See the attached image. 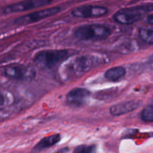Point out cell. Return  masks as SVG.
Masks as SVG:
<instances>
[{
    "label": "cell",
    "mask_w": 153,
    "mask_h": 153,
    "mask_svg": "<svg viewBox=\"0 0 153 153\" xmlns=\"http://www.w3.org/2000/svg\"><path fill=\"white\" fill-rule=\"evenodd\" d=\"M102 61V58L93 55H82L64 61L60 68V76L64 81H71L89 72Z\"/></svg>",
    "instance_id": "obj_1"
},
{
    "label": "cell",
    "mask_w": 153,
    "mask_h": 153,
    "mask_svg": "<svg viewBox=\"0 0 153 153\" xmlns=\"http://www.w3.org/2000/svg\"><path fill=\"white\" fill-rule=\"evenodd\" d=\"M68 55L67 49H47L37 52L34 58V63L39 69L50 70L64 62Z\"/></svg>",
    "instance_id": "obj_2"
},
{
    "label": "cell",
    "mask_w": 153,
    "mask_h": 153,
    "mask_svg": "<svg viewBox=\"0 0 153 153\" xmlns=\"http://www.w3.org/2000/svg\"><path fill=\"white\" fill-rule=\"evenodd\" d=\"M111 33L110 28L106 25L94 23L78 27L74 31V36L79 40L97 41L107 39L111 35Z\"/></svg>",
    "instance_id": "obj_3"
},
{
    "label": "cell",
    "mask_w": 153,
    "mask_h": 153,
    "mask_svg": "<svg viewBox=\"0 0 153 153\" xmlns=\"http://www.w3.org/2000/svg\"><path fill=\"white\" fill-rule=\"evenodd\" d=\"M4 75L7 78L20 82H30L34 80L36 71L33 67L22 64H12L4 69Z\"/></svg>",
    "instance_id": "obj_4"
},
{
    "label": "cell",
    "mask_w": 153,
    "mask_h": 153,
    "mask_svg": "<svg viewBox=\"0 0 153 153\" xmlns=\"http://www.w3.org/2000/svg\"><path fill=\"white\" fill-rule=\"evenodd\" d=\"M146 9L142 7H134L123 8L117 12L114 16V19L117 22L123 25H131L137 22L143 17Z\"/></svg>",
    "instance_id": "obj_5"
},
{
    "label": "cell",
    "mask_w": 153,
    "mask_h": 153,
    "mask_svg": "<svg viewBox=\"0 0 153 153\" xmlns=\"http://www.w3.org/2000/svg\"><path fill=\"white\" fill-rule=\"evenodd\" d=\"M60 11H61V7H53L43 9V10L29 13L28 14L23 15V16L16 18L14 20V24L18 25H28V24H32L42 20L43 19L49 17V16L57 14Z\"/></svg>",
    "instance_id": "obj_6"
},
{
    "label": "cell",
    "mask_w": 153,
    "mask_h": 153,
    "mask_svg": "<svg viewBox=\"0 0 153 153\" xmlns=\"http://www.w3.org/2000/svg\"><path fill=\"white\" fill-rule=\"evenodd\" d=\"M54 0H23L19 2L7 5L3 9V13L4 14L19 13V12L26 11L32 10L34 8L43 7L46 4H49Z\"/></svg>",
    "instance_id": "obj_7"
},
{
    "label": "cell",
    "mask_w": 153,
    "mask_h": 153,
    "mask_svg": "<svg viewBox=\"0 0 153 153\" xmlns=\"http://www.w3.org/2000/svg\"><path fill=\"white\" fill-rule=\"evenodd\" d=\"M107 7L100 5H83L76 7L72 11L73 16L79 18L100 17L107 14Z\"/></svg>",
    "instance_id": "obj_8"
},
{
    "label": "cell",
    "mask_w": 153,
    "mask_h": 153,
    "mask_svg": "<svg viewBox=\"0 0 153 153\" xmlns=\"http://www.w3.org/2000/svg\"><path fill=\"white\" fill-rule=\"evenodd\" d=\"M90 97V92L85 88H76L69 91L66 96L67 105L72 108L82 107Z\"/></svg>",
    "instance_id": "obj_9"
},
{
    "label": "cell",
    "mask_w": 153,
    "mask_h": 153,
    "mask_svg": "<svg viewBox=\"0 0 153 153\" xmlns=\"http://www.w3.org/2000/svg\"><path fill=\"white\" fill-rule=\"evenodd\" d=\"M140 106V102L134 100L124 101L114 105L110 108V113L113 116H121L126 114L137 108Z\"/></svg>",
    "instance_id": "obj_10"
},
{
    "label": "cell",
    "mask_w": 153,
    "mask_h": 153,
    "mask_svg": "<svg viewBox=\"0 0 153 153\" xmlns=\"http://www.w3.org/2000/svg\"><path fill=\"white\" fill-rule=\"evenodd\" d=\"M61 137L59 134H52V135H49L48 137H43L34 146L33 151L35 152H39L40 151L48 149V148L57 144L61 140Z\"/></svg>",
    "instance_id": "obj_11"
},
{
    "label": "cell",
    "mask_w": 153,
    "mask_h": 153,
    "mask_svg": "<svg viewBox=\"0 0 153 153\" xmlns=\"http://www.w3.org/2000/svg\"><path fill=\"white\" fill-rule=\"evenodd\" d=\"M126 71L123 67L117 66V67H111L106 70L104 76L105 79H107L109 82H117L122 79L126 75Z\"/></svg>",
    "instance_id": "obj_12"
},
{
    "label": "cell",
    "mask_w": 153,
    "mask_h": 153,
    "mask_svg": "<svg viewBox=\"0 0 153 153\" xmlns=\"http://www.w3.org/2000/svg\"><path fill=\"white\" fill-rule=\"evenodd\" d=\"M139 36L145 43L153 44V28H140L139 30Z\"/></svg>",
    "instance_id": "obj_13"
},
{
    "label": "cell",
    "mask_w": 153,
    "mask_h": 153,
    "mask_svg": "<svg viewBox=\"0 0 153 153\" xmlns=\"http://www.w3.org/2000/svg\"><path fill=\"white\" fill-rule=\"evenodd\" d=\"M97 146L96 145H80L75 148L73 153H96Z\"/></svg>",
    "instance_id": "obj_14"
},
{
    "label": "cell",
    "mask_w": 153,
    "mask_h": 153,
    "mask_svg": "<svg viewBox=\"0 0 153 153\" xmlns=\"http://www.w3.org/2000/svg\"><path fill=\"white\" fill-rule=\"evenodd\" d=\"M141 119L145 122L153 123V106H146L143 109Z\"/></svg>",
    "instance_id": "obj_15"
},
{
    "label": "cell",
    "mask_w": 153,
    "mask_h": 153,
    "mask_svg": "<svg viewBox=\"0 0 153 153\" xmlns=\"http://www.w3.org/2000/svg\"><path fill=\"white\" fill-rule=\"evenodd\" d=\"M8 97L4 93L0 91V108H3L8 104Z\"/></svg>",
    "instance_id": "obj_16"
},
{
    "label": "cell",
    "mask_w": 153,
    "mask_h": 153,
    "mask_svg": "<svg viewBox=\"0 0 153 153\" xmlns=\"http://www.w3.org/2000/svg\"><path fill=\"white\" fill-rule=\"evenodd\" d=\"M146 22L148 23L151 24V25H153V14L149 15L147 18H146Z\"/></svg>",
    "instance_id": "obj_17"
}]
</instances>
